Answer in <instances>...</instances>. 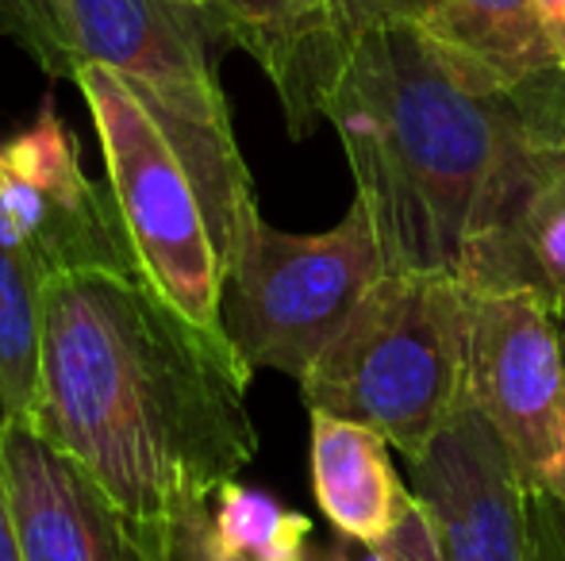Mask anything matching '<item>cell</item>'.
Masks as SVG:
<instances>
[{
  "mask_svg": "<svg viewBox=\"0 0 565 561\" xmlns=\"http://www.w3.org/2000/svg\"><path fill=\"white\" fill-rule=\"evenodd\" d=\"M350 12L408 23L504 89H527L562 74L558 46L531 0H339V23Z\"/></svg>",
  "mask_w": 565,
  "mask_h": 561,
  "instance_id": "cell-11",
  "label": "cell"
},
{
  "mask_svg": "<svg viewBox=\"0 0 565 561\" xmlns=\"http://www.w3.org/2000/svg\"><path fill=\"white\" fill-rule=\"evenodd\" d=\"M385 273L381 242L358 201L320 235H292L254 216L224 270V335L250 369L305 381Z\"/></svg>",
  "mask_w": 565,
  "mask_h": 561,
  "instance_id": "cell-5",
  "label": "cell"
},
{
  "mask_svg": "<svg viewBox=\"0 0 565 561\" xmlns=\"http://www.w3.org/2000/svg\"><path fill=\"white\" fill-rule=\"evenodd\" d=\"M8 420V408H4V397H0V423Z\"/></svg>",
  "mask_w": 565,
  "mask_h": 561,
  "instance_id": "cell-21",
  "label": "cell"
},
{
  "mask_svg": "<svg viewBox=\"0 0 565 561\" xmlns=\"http://www.w3.org/2000/svg\"><path fill=\"white\" fill-rule=\"evenodd\" d=\"M0 561H28V554H23L20 516H15V500H12V477H8L4 442H0Z\"/></svg>",
  "mask_w": 565,
  "mask_h": 561,
  "instance_id": "cell-17",
  "label": "cell"
},
{
  "mask_svg": "<svg viewBox=\"0 0 565 561\" xmlns=\"http://www.w3.org/2000/svg\"><path fill=\"white\" fill-rule=\"evenodd\" d=\"M539 12V20H543L546 35H551V43L558 46V62H562V46H565V0H531Z\"/></svg>",
  "mask_w": 565,
  "mask_h": 561,
  "instance_id": "cell-19",
  "label": "cell"
},
{
  "mask_svg": "<svg viewBox=\"0 0 565 561\" xmlns=\"http://www.w3.org/2000/svg\"><path fill=\"white\" fill-rule=\"evenodd\" d=\"M558 327H562V346H565V315H558Z\"/></svg>",
  "mask_w": 565,
  "mask_h": 561,
  "instance_id": "cell-22",
  "label": "cell"
},
{
  "mask_svg": "<svg viewBox=\"0 0 565 561\" xmlns=\"http://www.w3.org/2000/svg\"><path fill=\"white\" fill-rule=\"evenodd\" d=\"M450 561H565V508L535 493L469 404L412 462Z\"/></svg>",
  "mask_w": 565,
  "mask_h": 561,
  "instance_id": "cell-8",
  "label": "cell"
},
{
  "mask_svg": "<svg viewBox=\"0 0 565 561\" xmlns=\"http://www.w3.org/2000/svg\"><path fill=\"white\" fill-rule=\"evenodd\" d=\"M558 69H562V74H565V46H562V62H558Z\"/></svg>",
  "mask_w": 565,
  "mask_h": 561,
  "instance_id": "cell-23",
  "label": "cell"
},
{
  "mask_svg": "<svg viewBox=\"0 0 565 561\" xmlns=\"http://www.w3.org/2000/svg\"><path fill=\"white\" fill-rule=\"evenodd\" d=\"M308 416H312L316 504L342 539L381 547L408 500V488L388 462V442L373 427L342 416L316 408Z\"/></svg>",
  "mask_w": 565,
  "mask_h": 561,
  "instance_id": "cell-12",
  "label": "cell"
},
{
  "mask_svg": "<svg viewBox=\"0 0 565 561\" xmlns=\"http://www.w3.org/2000/svg\"><path fill=\"white\" fill-rule=\"evenodd\" d=\"M473 289L431 273H385L316 358L308 412L365 423L416 462L469 408Z\"/></svg>",
  "mask_w": 565,
  "mask_h": 561,
  "instance_id": "cell-4",
  "label": "cell"
},
{
  "mask_svg": "<svg viewBox=\"0 0 565 561\" xmlns=\"http://www.w3.org/2000/svg\"><path fill=\"white\" fill-rule=\"evenodd\" d=\"M250 377L224 331L185 320L142 273L46 281L31 427L154 531L254 462Z\"/></svg>",
  "mask_w": 565,
  "mask_h": 561,
  "instance_id": "cell-2",
  "label": "cell"
},
{
  "mask_svg": "<svg viewBox=\"0 0 565 561\" xmlns=\"http://www.w3.org/2000/svg\"><path fill=\"white\" fill-rule=\"evenodd\" d=\"M209 539L231 561H320V550H312V519L238 477L212 496Z\"/></svg>",
  "mask_w": 565,
  "mask_h": 561,
  "instance_id": "cell-13",
  "label": "cell"
},
{
  "mask_svg": "<svg viewBox=\"0 0 565 561\" xmlns=\"http://www.w3.org/2000/svg\"><path fill=\"white\" fill-rule=\"evenodd\" d=\"M377 550L385 554V561H450L447 550H443L439 527H435L431 511L424 508L416 493H408L401 516H396V527Z\"/></svg>",
  "mask_w": 565,
  "mask_h": 561,
  "instance_id": "cell-15",
  "label": "cell"
},
{
  "mask_svg": "<svg viewBox=\"0 0 565 561\" xmlns=\"http://www.w3.org/2000/svg\"><path fill=\"white\" fill-rule=\"evenodd\" d=\"M469 404L535 493L565 508V346L531 289H473Z\"/></svg>",
  "mask_w": 565,
  "mask_h": 561,
  "instance_id": "cell-7",
  "label": "cell"
},
{
  "mask_svg": "<svg viewBox=\"0 0 565 561\" xmlns=\"http://www.w3.org/2000/svg\"><path fill=\"white\" fill-rule=\"evenodd\" d=\"M554 77L504 89L408 23L342 15L316 120L347 150L388 273L497 284L523 204L565 162V82Z\"/></svg>",
  "mask_w": 565,
  "mask_h": 561,
  "instance_id": "cell-1",
  "label": "cell"
},
{
  "mask_svg": "<svg viewBox=\"0 0 565 561\" xmlns=\"http://www.w3.org/2000/svg\"><path fill=\"white\" fill-rule=\"evenodd\" d=\"M28 561H170V531L131 519L31 423H0Z\"/></svg>",
  "mask_w": 565,
  "mask_h": 561,
  "instance_id": "cell-10",
  "label": "cell"
},
{
  "mask_svg": "<svg viewBox=\"0 0 565 561\" xmlns=\"http://www.w3.org/2000/svg\"><path fill=\"white\" fill-rule=\"evenodd\" d=\"M193 4L201 15H209V23L216 28L220 43L231 46V28H235V12H238V0H185Z\"/></svg>",
  "mask_w": 565,
  "mask_h": 561,
  "instance_id": "cell-18",
  "label": "cell"
},
{
  "mask_svg": "<svg viewBox=\"0 0 565 561\" xmlns=\"http://www.w3.org/2000/svg\"><path fill=\"white\" fill-rule=\"evenodd\" d=\"M323 561H385V554H381L377 547H365V542L335 535V542L323 547Z\"/></svg>",
  "mask_w": 565,
  "mask_h": 561,
  "instance_id": "cell-20",
  "label": "cell"
},
{
  "mask_svg": "<svg viewBox=\"0 0 565 561\" xmlns=\"http://www.w3.org/2000/svg\"><path fill=\"white\" fill-rule=\"evenodd\" d=\"M209 508L212 496H201V500H185L178 508L170 524V561H231L212 547L209 539ZM323 561V550H320Z\"/></svg>",
  "mask_w": 565,
  "mask_h": 561,
  "instance_id": "cell-16",
  "label": "cell"
},
{
  "mask_svg": "<svg viewBox=\"0 0 565 561\" xmlns=\"http://www.w3.org/2000/svg\"><path fill=\"white\" fill-rule=\"evenodd\" d=\"M492 289H531L554 315H565V162L546 173L523 204Z\"/></svg>",
  "mask_w": 565,
  "mask_h": 561,
  "instance_id": "cell-14",
  "label": "cell"
},
{
  "mask_svg": "<svg viewBox=\"0 0 565 561\" xmlns=\"http://www.w3.org/2000/svg\"><path fill=\"white\" fill-rule=\"evenodd\" d=\"M0 201L46 281L82 270L142 273L113 188L85 177L54 97H43L35 120L0 142Z\"/></svg>",
  "mask_w": 565,
  "mask_h": 561,
  "instance_id": "cell-9",
  "label": "cell"
},
{
  "mask_svg": "<svg viewBox=\"0 0 565 561\" xmlns=\"http://www.w3.org/2000/svg\"><path fill=\"white\" fill-rule=\"evenodd\" d=\"M74 85L89 105L108 188L142 278L196 327L224 331V262L185 162L113 69L82 66Z\"/></svg>",
  "mask_w": 565,
  "mask_h": 561,
  "instance_id": "cell-6",
  "label": "cell"
},
{
  "mask_svg": "<svg viewBox=\"0 0 565 561\" xmlns=\"http://www.w3.org/2000/svg\"><path fill=\"white\" fill-rule=\"evenodd\" d=\"M62 77L105 66L158 120L204 201L224 270L258 212L216 69L220 35L185 0H39Z\"/></svg>",
  "mask_w": 565,
  "mask_h": 561,
  "instance_id": "cell-3",
  "label": "cell"
}]
</instances>
